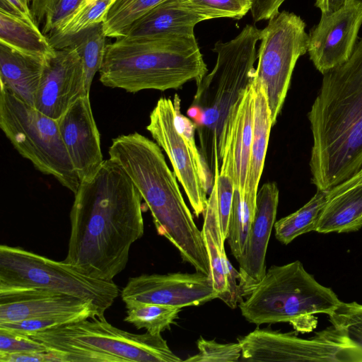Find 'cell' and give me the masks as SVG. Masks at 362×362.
<instances>
[{"label":"cell","instance_id":"1","mask_svg":"<svg viewBox=\"0 0 362 362\" xmlns=\"http://www.w3.org/2000/svg\"><path fill=\"white\" fill-rule=\"evenodd\" d=\"M70 211L64 262L88 276L112 281L126 267L132 244L144 233L141 196L110 158L81 182Z\"/></svg>","mask_w":362,"mask_h":362},{"label":"cell","instance_id":"2","mask_svg":"<svg viewBox=\"0 0 362 362\" xmlns=\"http://www.w3.org/2000/svg\"><path fill=\"white\" fill-rule=\"evenodd\" d=\"M308 117L312 182L329 190L362 168V39L346 62L323 74Z\"/></svg>","mask_w":362,"mask_h":362},{"label":"cell","instance_id":"3","mask_svg":"<svg viewBox=\"0 0 362 362\" xmlns=\"http://www.w3.org/2000/svg\"><path fill=\"white\" fill-rule=\"evenodd\" d=\"M110 158L130 177L150 210L158 233L179 251L197 272L211 276L202 230L180 192L160 147L138 133L120 135L109 148Z\"/></svg>","mask_w":362,"mask_h":362},{"label":"cell","instance_id":"4","mask_svg":"<svg viewBox=\"0 0 362 362\" xmlns=\"http://www.w3.org/2000/svg\"><path fill=\"white\" fill-rule=\"evenodd\" d=\"M194 36L129 39L116 38L106 45L100 81L107 87L129 93L146 89H177L207 73Z\"/></svg>","mask_w":362,"mask_h":362},{"label":"cell","instance_id":"5","mask_svg":"<svg viewBox=\"0 0 362 362\" xmlns=\"http://www.w3.org/2000/svg\"><path fill=\"white\" fill-rule=\"evenodd\" d=\"M341 302L331 288L318 283L296 260L272 265L239 308L250 323L288 322L304 332L315 327V314L329 315Z\"/></svg>","mask_w":362,"mask_h":362},{"label":"cell","instance_id":"6","mask_svg":"<svg viewBox=\"0 0 362 362\" xmlns=\"http://www.w3.org/2000/svg\"><path fill=\"white\" fill-rule=\"evenodd\" d=\"M62 362H180L160 334H134L104 315L33 334Z\"/></svg>","mask_w":362,"mask_h":362},{"label":"cell","instance_id":"7","mask_svg":"<svg viewBox=\"0 0 362 362\" xmlns=\"http://www.w3.org/2000/svg\"><path fill=\"white\" fill-rule=\"evenodd\" d=\"M0 127L15 149L45 175L76 194L81 185L57 120L0 88Z\"/></svg>","mask_w":362,"mask_h":362},{"label":"cell","instance_id":"8","mask_svg":"<svg viewBox=\"0 0 362 362\" xmlns=\"http://www.w3.org/2000/svg\"><path fill=\"white\" fill-rule=\"evenodd\" d=\"M261 30L247 25L233 39L217 42L213 51L217 54L213 70L197 84L194 105L202 110L199 126L212 132L218 141L230 108L252 81L257 59V43Z\"/></svg>","mask_w":362,"mask_h":362},{"label":"cell","instance_id":"9","mask_svg":"<svg viewBox=\"0 0 362 362\" xmlns=\"http://www.w3.org/2000/svg\"><path fill=\"white\" fill-rule=\"evenodd\" d=\"M0 288H37L93 303L101 315L120 291L113 281L87 276L65 262L19 247L0 246Z\"/></svg>","mask_w":362,"mask_h":362},{"label":"cell","instance_id":"10","mask_svg":"<svg viewBox=\"0 0 362 362\" xmlns=\"http://www.w3.org/2000/svg\"><path fill=\"white\" fill-rule=\"evenodd\" d=\"M308 40L303 20L286 11L271 18L261 30L254 77L264 88L273 124L283 107L296 64L308 52Z\"/></svg>","mask_w":362,"mask_h":362},{"label":"cell","instance_id":"11","mask_svg":"<svg viewBox=\"0 0 362 362\" xmlns=\"http://www.w3.org/2000/svg\"><path fill=\"white\" fill-rule=\"evenodd\" d=\"M238 342L247 361L362 362V349L332 325L309 339L256 329Z\"/></svg>","mask_w":362,"mask_h":362},{"label":"cell","instance_id":"12","mask_svg":"<svg viewBox=\"0 0 362 362\" xmlns=\"http://www.w3.org/2000/svg\"><path fill=\"white\" fill-rule=\"evenodd\" d=\"M175 107L170 98H160L149 116L146 129L168 156L177 179L182 185L196 216L204 214L208 190L198 172L185 138L175 124Z\"/></svg>","mask_w":362,"mask_h":362},{"label":"cell","instance_id":"13","mask_svg":"<svg viewBox=\"0 0 362 362\" xmlns=\"http://www.w3.org/2000/svg\"><path fill=\"white\" fill-rule=\"evenodd\" d=\"M122 300L183 308L197 306L218 298L210 276L196 273L141 274L129 279Z\"/></svg>","mask_w":362,"mask_h":362},{"label":"cell","instance_id":"14","mask_svg":"<svg viewBox=\"0 0 362 362\" xmlns=\"http://www.w3.org/2000/svg\"><path fill=\"white\" fill-rule=\"evenodd\" d=\"M90 95L86 90L82 59L73 46L56 49L47 59L36 93L34 107L58 120L80 98Z\"/></svg>","mask_w":362,"mask_h":362},{"label":"cell","instance_id":"15","mask_svg":"<svg viewBox=\"0 0 362 362\" xmlns=\"http://www.w3.org/2000/svg\"><path fill=\"white\" fill-rule=\"evenodd\" d=\"M362 25V1L354 0L343 8L321 16L310 30L308 52L322 74L346 62L356 45Z\"/></svg>","mask_w":362,"mask_h":362},{"label":"cell","instance_id":"16","mask_svg":"<svg viewBox=\"0 0 362 362\" xmlns=\"http://www.w3.org/2000/svg\"><path fill=\"white\" fill-rule=\"evenodd\" d=\"M59 131L81 182L91 180L104 162L90 95L78 99L57 120Z\"/></svg>","mask_w":362,"mask_h":362},{"label":"cell","instance_id":"17","mask_svg":"<svg viewBox=\"0 0 362 362\" xmlns=\"http://www.w3.org/2000/svg\"><path fill=\"white\" fill-rule=\"evenodd\" d=\"M71 314L103 316L91 302L37 288H0V323Z\"/></svg>","mask_w":362,"mask_h":362},{"label":"cell","instance_id":"18","mask_svg":"<svg viewBox=\"0 0 362 362\" xmlns=\"http://www.w3.org/2000/svg\"><path fill=\"white\" fill-rule=\"evenodd\" d=\"M279 191L275 182L264 184L257 191L256 210L243 252L237 259L243 296H247L266 273L265 259L276 222Z\"/></svg>","mask_w":362,"mask_h":362},{"label":"cell","instance_id":"19","mask_svg":"<svg viewBox=\"0 0 362 362\" xmlns=\"http://www.w3.org/2000/svg\"><path fill=\"white\" fill-rule=\"evenodd\" d=\"M205 21L187 0H165L130 26L129 39L194 36L195 25Z\"/></svg>","mask_w":362,"mask_h":362},{"label":"cell","instance_id":"20","mask_svg":"<svg viewBox=\"0 0 362 362\" xmlns=\"http://www.w3.org/2000/svg\"><path fill=\"white\" fill-rule=\"evenodd\" d=\"M362 227V168L329 189L316 231L349 233Z\"/></svg>","mask_w":362,"mask_h":362},{"label":"cell","instance_id":"21","mask_svg":"<svg viewBox=\"0 0 362 362\" xmlns=\"http://www.w3.org/2000/svg\"><path fill=\"white\" fill-rule=\"evenodd\" d=\"M252 81L240 95L226 119L232 130L235 188L243 197L245 194L253 134Z\"/></svg>","mask_w":362,"mask_h":362},{"label":"cell","instance_id":"22","mask_svg":"<svg viewBox=\"0 0 362 362\" xmlns=\"http://www.w3.org/2000/svg\"><path fill=\"white\" fill-rule=\"evenodd\" d=\"M45 60L0 42V83L34 107Z\"/></svg>","mask_w":362,"mask_h":362},{"label":"cell","instance_id":"23","mask_svg":"<svg viewBox=\"0 0 362 362\" xmlns=\"http://www.w3.org/2000/svg\"><path fill=\"white\" fill-rule=\"evenodd\" d=\"M204 245L208 254L211 278L218 298L223 300L228 293V262L220 222L218 203V179L214 170V183L208 198V204L204 214V224L202 230Z\"/></svg>","mask_w":362,"mask_h":362},{"label":"cell","instance_id":"24","mask_svg":"<svg viewBox=\"0 0 362 362\" xmlns=\"http://www.w3.org/2000/svg\"><path fill=\"white\" fill-rule=\"evenodd\" d=\"M253 134L245 197L256 206L259 182L262 174L271 129V110L263 86L253 78Z\"/></svg>","mask_w":362,"mask_h":362},{"label":"cell","instance_id":"25","mask_svg":"<svg viewBox=\"0 0 362 362\" xmlns=\"http://www.w3.org/2000/svg\"><path fill=\"white\" fill-rule=\"evenodd\" d=\"M0 42L45 61L56 52L36 22L2 11H0Z\"/></svg>","mask_w":362,"mask_h":362},{"label":"cell","instance_id":"26","mask_svg":"<svg viewBox=\"0 0 362 362\" xmlns=\"http://www.w3.org/2000/svg\"><path fill=\"white\" fill-rule=\"evenodd\" d=\"M115 0H85L54 31L47 35L55 49L66 46L77 34L103 23L105 16Z\"/></svg>","mask_w":362,"mask_h":362},{"label":"cell","instance_id":"27","mask_svg":"<svg viewBox=\"0 0 362 362\" xmlns=\"http://www.w3.org/2000/svg\"><path fill=\"white\" fill-rule=\"evenodd\" d=\"M328 190L317 189L315 195L296 211L275 222L276 238L288 245L297 237L316 231L320 214L327 200Z\"/></svg>","mask_w":362,"mask_h":362},{"label":"cell","instance_id":"28","mask_svg":"<svg viewBox=\"0 0 362 362\" xmlns=\"http://www.w3.org/2000/svg\"><path fill=\"white\" fill-rule=\"evenodd\" d=\"M106 37L101 23L74 36L66 46H74L79 53L84 69L86 90L88 93L93 77L103 63Z\"/></svg>","mask_w":362,"mask_h":362},{"label":"cell","instance_id":"29","mask_svg":"<svg viewBox=\"0 0 362 362\" xmlns=\"http://www.w3.org/2000/svg\"><path fill=\"white\" fill-rule=\"evenodd\" d=\"M127 315L124 321L137 329H145L153 334H160L175 323L180 308L153 303H130L125 304Z\"/></svg>","mask_w":362,"mask_h":362},{"label":"cell","instance_id":"30","mask_svg":"<svg viewBox=\"0 0 362 362\" xmlns=\"http://www.w3.org/2000/svg\"><path fill=\"white\" fill-rule=\"evenodd\" d=\"M165 0H115L103 21L106 37L124 36L130 26L149 10Z\"/></svg>","mask_w":362,"mask_h":362},{"label":"cell","instance_id":"31","mask_svg":"<svg viewBox=\"0 0 362 362\" xmlns=\"http://www.w3.org/2000/svg\"><path fill=\"white\" fill-rule=\"evenodd\" d=\"M85 0H36L34 17L43 21L42 33L47 35L71 15Z\"/></svg>","mask_w":362,"mask_h":362},{"label":"cell","instance_id":"32","mask_svg":"<svg viewBox=\"0 0 362 362\" xmlns=\"http://www.w3.org/2000/svg\"><path fill=\"white\" fill-rule=\"evenodd\" d=\"M328 316L332 325L341 329L352 342L362 349L361 304L341 302Z\"/></svg>","mask_w":362,"mask_h":362},{"label":"cell","instance_id":"33","mask_svg":"<svg viewBox=\"0 0 362 362\" xmlns=\"http://www.w3.org/2000/svg\"><path fill=\"white\" fill-rule=\"evenodd\" d=\"M205 20L240 19L250 11V0H187Z\"/></svg>","mask_w":362,"mask_h":362},{"label":"cell","instance_id":"34","mask_svg":"<svg viewBox=\"0 0 362 362\" xmlns=\"http://www.w3.org/2000/svg\"><path fill=\"white\" fill-rule=\"evenodd\" d=\"M175 115V124L176 129L186 140L189 149L194 157L198 172L203 183L209 191L212 189L211 178L206 163L203 160L199 150L198 149L194 139L196 124L192 122L188 117L180 112V100L179 96L175 95L173 100Z\"/></svg>","mask_w":362,"mask_h":362},{"label":"cell","instance_id":"35","mask_svg":"<svg viewBox=\"0 0 362 362\" xmlns=\"http://www.w3.org/2000/svg\"><path fill=\"white\" fill-rule=\"evenodd\" d=\"M199 352L185 360L189 362H235L241 358L239 342L220 344L200 337L197 341Z\"/></svg>","mask_w":362,"mask_h":362},{"label":"cell","instance_id":"36","mask_svg":"<svg viewBox=\"0 0 362 362\" xmlns=\"http://www.w3.org/2000/svg\"><path fill=\"white\" fill-rule=\"evenodd\" d=\"M88 318L90 317L86 315L71 314L49 317L29 319L16 322L0 323V328L31 335L39 332Z\"/></svg>","mask_w":362,"mask_h":362},{"label":"cell","instance_id":"37","mask_svg":"<svg viewBox=\"0 0 362 362\" xmlns=\"http://www.w3.org/2000/svg\"><path fill=\"white\" fill-rule=\"evenodd\" d=\"M21 352H48V349L29 335L0 328V353Z\"/></svg>","mask_w":362,"mask_h":362},{"label":"cell","instance_id":"38","mask_svg":"<svg viewBox=\"0 0 362 362\" xmlns=\"http://www.w3.org/2000/svg\"><path fill=\"white\" fill-rule=\"evenodd\" d=\"M1 362H62L52 352L0 353Z\"/></svg>","mask_w":362,"mask_h":362},{"label":"cell","instance_id":"39","mask_svg":"<svg viewBox=\"0 0 362 362\" xmlns=\"http://www.w3.org/2000/svg\"><path fill=\"white\" fill-rule=\"evenodd\" d=\"M250 12L255 22L269 20L276 15L285 0H250Z\"/></svg>","mask_w":362,"mask_h":362},{"label":"cell","instance_id":"40","mask_svg":"<svg viewBox=\"0 0 362 362\" xmlns=\"http://www.w3.org/2000/svg\"><path fill=\"white\" fill-rule=\"evenodd\" d=\"M36 0H0V11L28 21H35L33 6Z\"/></svg>","mask_w":362,"mask_h":362},{"label":"cell","instance_id":"41","mask_svg":"<svg viewBox=\"0 0 362 362\" xmlns=\"http://www.w3.org/2000/svg\"><path fill=\"white\" fill-rule=\"evenodd\" d=\"M354 0H315V6L321 11V16L333 13L351 4Z\"/></svg>","mask_w":362,"mask_h":362}]
</instances>
